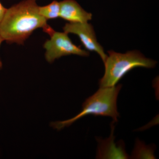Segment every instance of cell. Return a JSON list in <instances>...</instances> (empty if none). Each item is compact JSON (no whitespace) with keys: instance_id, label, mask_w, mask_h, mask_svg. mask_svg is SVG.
<instances>
[{"instance_id":"6da1fadb","label":"cell","mask_w":159,"mask_h":159,"mask_svg":"<svg viewBox=\"0 0 159 159\" xmlns=\"http://www.w3.org/2000/svg\"><path fill=\"white\" fill-rule=\"evenodd\" d=\"M37 0H24L6 10L0 23V35L8 43L24 44L39 28L51 35L54 31L39 12Z\"/></svg>"},{"instance_id":"7a4b0ae2","label":"cell","mask_w":159,"mask_h":159,"mask_svg":"<svg viewBox=\"0 0 159 159\" xmlns=\"http://www.w3.org/2000/svg\"><path fill=\"white\" fill-rule=\"evenodd\" d=\"M121 84L108 87H100L93 95L86 99L82 110L76 116L68 120L51 122V126L60 130L72 125L78 119L88 115L109 116L115 122L118 121L119 113L117 110V100Z\"/></svg>"},{"instance_id":"3957f363","label":"cell","mask_w":159,"mask_h":159,"mask_svg":"<svg viewBox=\"0 0 159 159\" xmlns=\"http://www.w3.org/2000/svg\"><path fill=\"white\" fill-rule=\"evenodd\" d=\"M105 62V72L99 80L100 87L116 85L122 77L137 67L153 68L157 62L146 58L139 51H128L125 54L109 51Z\"/></svg>"},{"instance_id":"277c9868","label":"cell","mask_w":159,"mask_h":159,"mask_svg":"<svg viewBox=\"0 0 159 159\" xmlns=\"http://www.w3.org/2000/svg\"><path fill=\"white\" fill-rule=\"evenodd\" d=\"M50 36V39L47 40L43 45L46 50L45 58L50 63L55 60L67 55L89 56L88 51H84L75 45L66 32H57L54 31Z\"/></svg>"},{"instance_id":"5b68a950","label":"cell","mask_w":159,"mask_h":159,"mask_svg":"<svg viewBox=\"0 0 159 159\" xmlns=\"http://www.w3.org/2000/svg\"><path fill=\"white\" fill-rule=\"evenodd\" d=\"M63 29L67 34L77 35L87 50L97 52L103 62H105L107 56L102 46L97 42L93 28L91 24L88 22L66 23Z\"/></svg>"},{"instance_id":"8992f818","label":"cell","mask_w":159,"mask_h":159,"mask_svg":"<svg viewBox=\"0 0 159 159\" xmlns=\"http://www.w3.org/2000/svg\"><path fill=\"white\" fill-rule=\"evenodd\" d=\"M60 17L70 23H87L92 19V14L74 0H64L60 2Z\"/></svg>"},{"instance_id":"52a82bcc","label":"cell","mask_w":159,"mask_h":159,"mask_svg":"<svg viewBox=\"0 0 159 159\" xmlns=\"http://www.w3.org/2000/svg\"><path fill=\"white\" fill-rule=\"evenodd\" d=\"M60 2L54 1L49 5L39 6V14L47 20L60 17Z\"/></svg>"},{"instance_id":"ba28073f","label":"cell","mask_w":159,"mask_h":159,"mask_svg":"<svg viewBox=\"0 0 159 159\" xmlns=\"http://www.w3.org/2000/svg\"><path fill=\"white\" fill-rule=\"evenodd\" d=\"M6 10H7V9L5 8V7H4L3 5H2V3L0 2V23L2 21L4 15H5Z\"/></svg>"},{"instance_id":"9c48e42d","label":"cell","mask_w":159,"mask_h":159,"mask_svg":"<svg viewBox=\"0 0 159 159\" xmlns=\"http://www.w3.org/2000/svg\"><path fill=\"white\" fill-rule=\"evenodd\" d=\"M3 41V40L2 37H1V35H0V47H1V44L2 42ZM2 68V60H1V57H0V70Z\"/></svg>"}]
</instances>
